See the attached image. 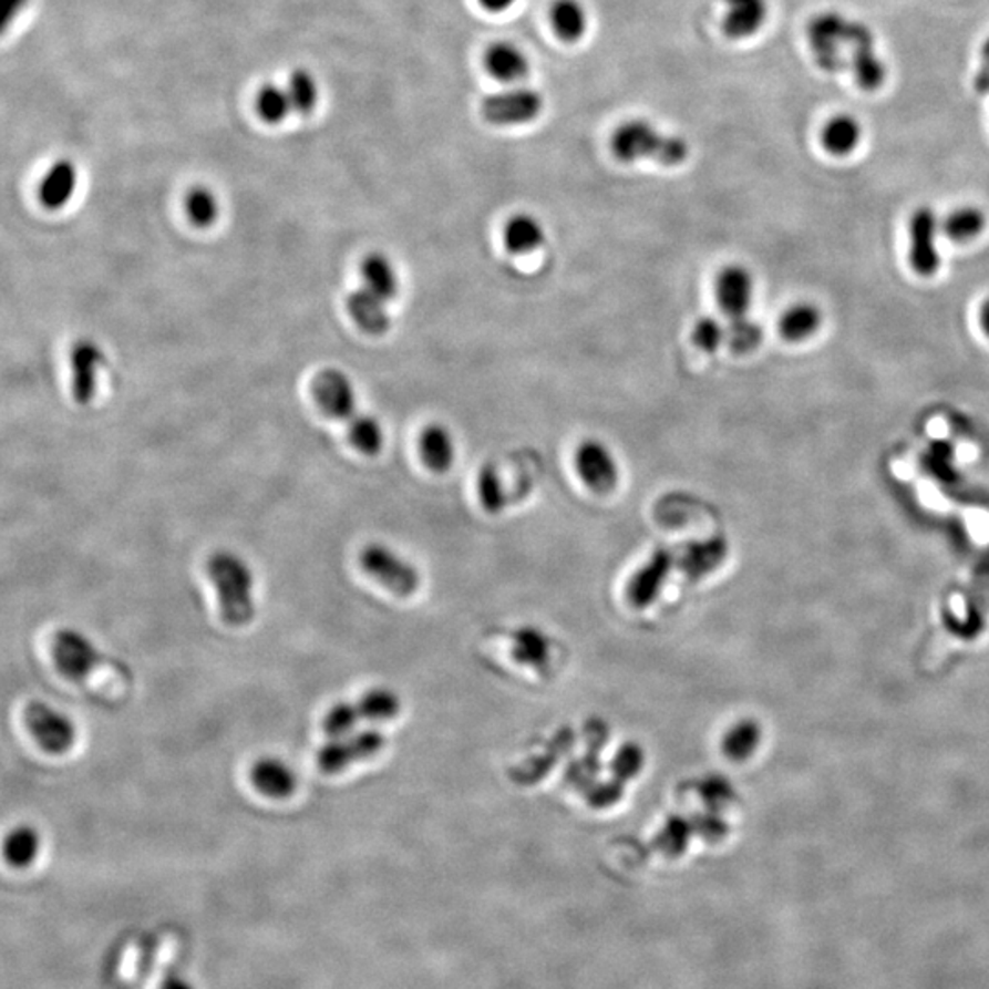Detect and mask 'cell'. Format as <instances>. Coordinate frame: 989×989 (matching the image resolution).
I'll return each instance as SVG.
<instances>
[{
	"mask_svg": "<svg viewBox=\"0 0 989 989\" xmlns=\"http://www.w3.org/2000/svg\"><path fill=\"white\" fill-rule=\"evenodd\" d=\"M487 11H493V13H498V11L508 10L509 6L514 4L515 0H478Z\"/></svg>",
	"mask_w": 989,
	"mask_h": 989,
	"instance_id": "cell-39",
	"label": "cell"
},
{
	"mask_svg": "<svg viewBox=\"0 0 989 989\" xmlns=\"http://www.w3.org/2000/svg\"><path fill=\"white\" fill-rule=\"evenodd\" d=\"M105 350L94 339H80L70 350V389L80 405H91L100 387L101 369L105 367Z\"/></svg>",
	"mask_w": 989,
	"mask_h": 989,
	"instance_id": "cell-9",
	"label": "cell"
},
{
	"mask_svg": "<svg viewBox=\"0 0 989 989\" xmlns=\"http://www.w3.org/2000/svg\"><path fill=\"white\" fill-rule=\"evenodd\" d=\"M358 711L361 719L371 722H389L396 719L402 711V702L394 691L385 688L371 689L358 700Z\"/></svg>",
	"mask_w": 989,
	"mask_h": 989,
	"instance_id": "cell-27",
	"label": "cell"
},
{
	"mask_svg": "<svg viewBox=\"0 0 989 989\" xmlns=\"http://www.w3.org/2000/svg\"><path fill=\"white\" fill-rule=\"evenodd\" d=\"M291 111L288 91L277 85H266L257 94V112L268 123H281Z\"/></svg>",
	"mask_w": 989,
	"mask_h": 989,
	"instance_id": "cell-33",
	"label": "cell"
},
{
	"mask_svg": "<svg viewBox=\"0 0 989 989\" xmlns=\"http://www.w3.org/2000/svg\"><path fill=\"white\" fill-rule=\"evenodd\" d=\"M313 400L319 409L330 419L352 420L358 411L356 387L347 374L339 369H324L312 381Z\"/></svg>",
	"mask_w": 989,
	"mask_h": 989,
	"instance_id": "cell-10",
	"label": "cell"
},
{
	"mask_svg": "<svg viewBox=\"0 0 989 989\" xmlns=\"http://www.w3.org/2000/svg\"><path fill=\"white\" fill-rule=\"evenodd\" d=\"M217 590L220 618L228 627H246L255 618L254 571L235 552L218 550L206 563Z\"/></svg>",
	"mask_w": 989,
	"mask_h": 989,
	"instance_id": "cell-1",
	"label": "cell"
},
{
	"mask_svg": "<svg viewBox=\"0 0 989 989\" xmlns=\"http://www.w3.org/2000/svg\"><path fill=\"white\" fill-rule=\"evenodd\" d=\"M985 226V213L977 207H962L947 218L946 231L952 240L966 243V240L977 237Z\"/></svg>",
	"mask_w": 989,
	"mask_h": 989,
	"instance_id": "cell-31",
	"label": "cell"
},
{
	"mask_svg": "<svg viewBox=\"0 0 989 989\" xmlns=\"http://www.w3.org/2000/svg\"><path fill=\"white\" fill-rule=\"evenodd\" d=\"M980 69L977 70V75H975L973 85L975 91L980 92V94H988L989 92V38L986 39L985 43H982V48H980Z\"/></svg>",
	"mask_w": 989,
	"mask_h": 989,
	"instance_id": "cell-38",
	"label": "cell"
},
{
	"mask_svg": "<svg viewBox=\"0 0 989 989\" xmlns=\"http://www.w3.org/2000/svg\"><path fill=\"white\" fill-rule=\"evenodd\" d=\"M43 851V836L32 825H17L6 832L0 842V856L6 865L17 870L33 867Z\"/></svg>",
	"mask_w": 989,
	"mask_h": 989,
	"instance_id": "cell-18",
	"label": "cell"
},
{
	"mask_svg": "<svg viewBox=\"0 0 989 989\" xmlns=\"http://www.w3.org/2000/svg\"><path fill=\"white\" fill-rule=\"evenodd\" d=\"M752 271L741 265H730L722 268L714 282V293L720 310L730 319L744 318L750 312L753 301Z\"/></svg>",
	"mask_w": 989,
	"mask_h": 989,
	"instance_id": "cell-13",
	"label": "cell"
},
{
	"mask_svg": "<svg viewBox=\"0 0 989 989\" xmlns=\"http://www.w3.org/2000/svg\"><path fill=\"white\" fill-rule=\"evenodd\" d=\"M848 69L863 91H878L887 78L884 61L874 48V35L862 22H856L851 39Z\"/></svg>",
	"mask_w": 989,
	"mask_h": 989,
	"instance_id": "cell-12",
	"label": "cell"
},
{
	"mask_svg": "<svg viewBox=\"0 0 989 989\" xmlns=\"http://www.w3.org/2000/svg\"><path fill=\"white\" fill-rule=\"evenodd\" d=\"M478 497H481L482 506L492 514H497L508 503L503 478L498 475L497 467H482V472L478 473Z\"/></svg>",
	"mask_w": 989,
	"mask_h": 989,
	"instance_id": "cell-34",
	"label": "cell"
},
{
	"mask_svg": "<svg viewBox=\"0 0 989 989\" xmlns=\"http://www.w3.org/2000/svg\"><path fill=\"white\" fill-rule=\"evenodd\" d=\"M550 19L557 35L566 43H577L587 33L588 16L581 0H556Z\"/></svg>",
	"mask_w": 989,
	"mask_h": 989,
	"instance_id": "cell-26",
	"label": "cell"
},
{
	"mask_svg": "<svg viewBox=\"0 0 989 989\" xmlns=\"http://www.w3.org/2000/svg\"><path fill=\"white\" fill-rule=\"evenodd\" d=\"M724 33L735 41L752 38L767 21V0H724Z\"/></svg>",
	"mask_w": 989,
	"mask_h": 989,
	"instance_id": "cell-19",
	"label": "cell"
},
{
	"mask_svg": "<svg viewBox=\"0 0 989 989\" xmlns=\"http://www.w3.org/2000/svg\"><path fill=\"white\" fill-rule=\"evenodd\" d=\"M761 324L753 319L744 318L730 319V324L725 327V344L730 347L735 354H750L762 343Z\"/></svg>",
	"mask_w": 989,
	"mask_h": 989,
	"instance_id": "cell-30",
	"label": "cell"
},
{
	"mask_svg": "<svg viewBox=\"0 0 989 989\" xmlns=\"http://www.w3.org/2000/svg\"><path fill=\"white\" fill-rule=\"evenodd\" d=\"M863 127L852 114H836L821 131V143L832 156H848L862 143Z\"/></svg>",
	"mask_w": 989,
	"mask_h": 989,
	"instance_id": "cell-24",
	"label": "cell"
},
{
	"mask_svg": "<svg viewBox=\"0 0 989 989\" xmlns=\"http://www.w3.org/2000/svg\"><path fill=\"white\" fill-rule=\"evenodd\" d=\"M360 565L367 576L400 598H409L420 588L419 570L389 546H365L360 554Z\"/></svg>",
	"mask_w": 989,
	"mask_h": 989,
	"instance_id": "cell-5",
	"label": "cell"
},
{
	"mask_svg": "<svg viewBox=\"0 0 989 989\" xmlns=\"http://www.w3.org/2000/svg\"><path fill=\"white\" fill-rule=\"evenodd\" d=\"M186 213L196 228H212L220 215L217 195L206 186L193 187L186 196Z\"/></svg>",
	"mask_w": 989,
	"mask_h": 989,
	"instance_id": "cell-29",
	"label": "cell"
},
{
	"mask_svg": "<svg viewBox=\"0 0 989 989\" xmlns=\"http://www.w3.org/2000/svg\"><path fill=\"white\" fill-rule=\"evenodd\" d=\"M383 746H385V736L377 730H365L354 733V735L332 739L329 744H324L319 750L318 766L321 772L333 775V773L343 772L356 762L369 761L372 756H377Z\"/></svg>",
	"mask_w": 989,
	"mask_h": 989,
	"instance_id": "cell-8",
	"label": "cell"
},
{
	"mask_svg": "<svg viewBox=\"0 0 989 989\" xmlns=\"http://www.w3.org/2000/svg\"><path fill=\"white\" fill-rule=\"evenodd\" d=\"M360 720L358 705L350 704V702H338L324 714L323 730L330 739H341V736L350 735Z\"/></svg>",
	"mask_w": 989,
	"mask_h": 989,
	"instance_id": "cell-35",
	"label": "cell"
},
{
	"mask_svg": "<svg viewBox=\"0 0 989 989\" xmlns=\"http://www.w3.org/2000/svg\"><path fill=\"white\" fill-rule=\"evenodd\" d=\"M821 321L820 308L810 302H797L779 319V332L790 343H800L820 330Z\"/></svg>",
	"mask_w": 989,
	"mask_h": 989,
	"instance_id": "cell-25",
	"label": "cell"
},
{
	"mask_svg": "<svg viewBox=\"0 0 989 989\" xmlns=\"http://www.w3.org/2000/svg\"><path fill=\"white\" fill-rule=\"evenodd\" d=\"M249 783L268 800L281 801L296 794L297 775L282 759L260 756L249 770Z\"/></svg>",
	"mask_w": 989,
	"mask_h": 989,
	"instance_id": "cell-15",
	"label": "cell"
},
{
	"mask_svg": "<svg viewBox=\"0 0 989 989\" xmlns=\"http://www.w3.org/2000/svg\"><path fill=\"white\" fill-rule=\"evenodd\" d=\"M363 286L385 302H392L400 293V279L392 260L383 254L367 255L361 262Z\"/></svg>",
	"mask_w": 989,
	"mask_h": 989,
	"instance_id": "cell-23",
	"label": "cell"
},
{
	"mask_svg": "<svg viewBox=\"0 0 989 989\" xmlns=\"http://www.w3.org/2000/svg\"><path fill=\"white\" fill-rule=\"evenodd\" d=\"M347 312L358 324V329L369 336H383L391 330L392 319L387 302L365 286L356 288L347 297Z\"/></svg>",
	"mask_w": 989,
	"mask_h": 989,
	"instance_id": "cell-17",
	"label": "cell"
},
{
	"mask_svg": "<svg viewBox=\"0 0 989 989\" xmlns=\"http://www.w3.org/2000/svg\"><path fill=\"white\" fill-rule=\"evenodd\" d=\"M694 347L705 354H714L725 343V327L717 318H700L691 330Z\"/></svg>",
	"mask_w": 989,
	"mask_h": 989,
	"instance_id": "cell-36",
	"label": "cell"
},
{
	"mask_svg": "<svg viewBox=\"0 0 989 989\" xmlns=\"http://www.w3.org/2000/svg\"><path fill=\"white\" fill-rule=\"evenodd\" d=\"M484 63L487 72L504 83H514L528 78V55L512 43H497L487 48Z\"/></svg>",
	"mask_w": 989,
	"mask_h": 989,
	"instance_id": "cell-22",
	"label": "cell"
},
{
	"mask_svg": "<svg viewBox=\"0 0 989 989\" xmlns=\"http://www.w3.org/2000/svg\"><path fill=\"white\" fill-rule=\"evenodd\" d=\"M286 91L290 95L291 111L299 112V114L312 112L313 106L318 103V85L307 70H296L291 74L290 85Z\"/></svg>",
	"mask_w": 989,
	"mask_h": 989,
	"instance_id": "cell-32",
	"label": "cell"
},
{
	"mask_svg": "<svg viewBox=\"0 0 989 989\" xmlns=\"http://www.w3.org/2000/svg\"><path fill=\"white\" fill-rule=\"evenodd\" d=\"M22 720L39 750L48 755H66L78 742L74 720L43 700H32L24 708Z\"/></svg>",
	"mask_w": 989,
	"mask_h": 989,
	"instance_id": "cell-3",
	"label": "cell"
},
{
	"mask_svg": "<svg viewBox=\"0 0 989 989\" xmlns=\"http://www.w3.org/2000/svg\"><path fill=\"white\" fill-rule=\"evenodd\" d=\"M910 265L920 276H933L940 266L938 218L929 207H920L910 218Z\"/></svg>",
	"mask_w": 989,
	"mask_h": 989,
	"instance_id": "cell-14",
	"label": "cell"
},
{
	"mask_svg": "<svg viewBox=\"0 0 989 989\" xmlns=\"http://www.w3.org/2000/svg\"><path fill=\"white\" fill-rule=\"evenodd\" d=\"M980 321H982V329L986 330V333L989 336V301H986L985 307H982V313H980Z\"/></svg>",
	"mask_w": 989,
	"mask_h": 989,
	"instance_id": "cell-40",
	"label": "cell"
},
{
	"mask_svg": "<svg viewBox=\"0 0 989 989\" xmlns=\"http://www.w3.org/2000/svg\"><path fill=\"white\" fill-rule=\"evenodd\" d=\"M545 109L543 95L532 89H514L501 94L487 95L482 103V116L497 127L526 125L539 117Z\"/></svg>",
	"mask_w": 989,
	"mask_h": 989,
	"instance_id": "cell-7",
	"label": "cell"
},
{
	"mask_svg": "<svg viewBox=\"0 0 989 989\" xmlns=\"http://www.w3.org/2000/svg\"><path fill=\"white\" fill-rule=\"evenodd\" d=\"M577 475L593 492L610 493L618 486L619 467L616 456L607 445L598 440H585L577 445L574 455Z\"/></svg>",
	"mask_w": 989,
	"mask_h": 989,
	"instance_id": "cell-11",
	"label": "cell"
},
{
	"mask_svg": "<svg viewBox=\"0 0 989 989\" xmlns=\"http://www.w3.org/2000/svg\"><path fill=\"white\" fill-rule=\"evenodd\" d=\"M50 651L59 674L74 683L86 682L105 661L94 641L85 632L72 627H64L55 632Z\"/></svg>",
	"mask_w": 989,
	"mask_h": 989,
	"instance_id": "cell-4",
	"label": "cell"
},
{
	"mask_svg": "<svg viewBox=\"0 0 989 989\" xmlns=\"http://www.w3.org/2000/svg\"><path fill=\"white\" fill-rule=\"evenodd\" d=\"M612 153L624 164L655 159L667 167H677L688 159L689 145L683 138L661 133L646 120H632L614 131Z\"/></svg>",
	"mask_w": 989,
	"mask_h": 989,
	"instance_id": "cell-2",
	"label": "cell"
},
{
	"mask_svg": "<svg viewBox=\"0 0 989 989\" xmlns=\"http://www.w3.org/2000/svg\"><path fill=\"white\" fill-rule=\"evenodd\" d=\"M503 240L509 254H534L545 244V228L534 215L517 213L504 224Z\"/></svg>",
	"mask_w": 989,
	"mask_h": 989,
	"instance_id": "cell-21",
	"label": "cell"
},
{
	"mask_svg": "<svg viewBox=\"0 0 989 989\" xmlns=\"http://www.w3.org/2000/svg\"><path fill=\"white\" fill-rule=\"evenodd\" d=\"M30 0H0V38L10 32L13 22L27 10Z\"/></svg>",
	"mask_w": 989,
	"mask_h": 989,
	"instance_id": "cell-37",
	"label": "cell"
},
{
	"mask_svg": "<svg viewBox=\"0 0 989 989\" xmlns=\"http://www.w3.org/2000/svg\"><path fill=\"white\" fill-rule=\"evenodd\" d=\"M420 453L429 472L447 473L455 464L456 445L453 433L442 424H429L420 436Z\"/></svg>",
	"mask_w": 989,
	"mask_h": 989,
	"instance_id": "cell-20",
	"label": "cell"
},
{
	"mask_svg": "<svg viewBox=\"0 0 989 989\" xmlns=\"http://www.w3.org/2000/svg\"><path fill=\"white\" fill-rule=\"evenodd\" d=\"M78 169L70 159H58L48 167L39 182L38 196L41 206L48 212H61L69 206L78 189Z\"/></svg>",
	"mask_w": 989,
	"mask_h": 989,
	"instance_id": "cell-16",
	"label": "cell"
},
{
	"mask_svg": "<svg viewBox=\"0 0 989 989\" xmlns=\"http://www.w3.org/2000/svg\"><path fill=\"white\" fill-rule=\"evenodd\" d=\"M852 28L854 21L836 11H825L810 21L806 30L810 50L821 69L826 72L845 69L843 48L851 43Z\"/></svg>",
	"mask_w": 989,
	"mask_h": 989,
	"instance_id": "cell-6",
	"label": "cell"
},
{
	"mask_svg": "<svg viewBox=\"0 0 989 989\" xmlns=\"http://www.w3.org/2000/svg\"><path fill=\"white\" fill-rule=\"evenodd\" d=\"M349 439L356 450L365 456H377L385 444V433L380 420L371 414H356L350 420Z\"/></svg>",
	"mask_w": 989,
	"mask_h": 989,
	"instance_id": "cell-28",
	"label": "cell"
}]
</instances>
